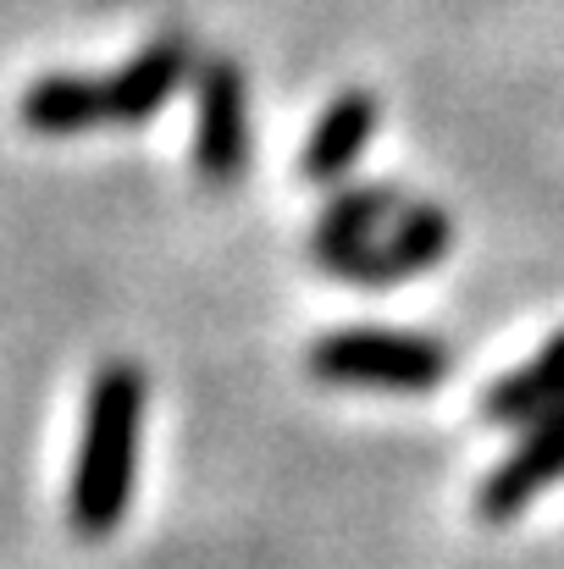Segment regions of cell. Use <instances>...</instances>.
Segmentation results:
<instances>
[{
    "instance_id": "obj_3",
    "label": "cell",
    "mask_w": 564,
    "mask_h": 569,
    "mask_svg": "<svg viewBox=\"0 0 564 569\" xmlns=\"http://www.w3.org/2000/svg\"><path fill=\"white\" fill-rule=\"evenodd\" d=\"M184 78H194L188 44L184 39H156L111 78H83V72L33 78L17 100V117H22L28 133H44V139L95 133V128H133V122H150L178 94Z\"/></svg>"
},
{
    "instance_id": "obj_5",
    "label": "cell",
    "mask_w": 564,
    "mask_h": 569,
    "mask_svg": "<svg viewBox=\"0 0 564 569\" xmlns=\"http://www.w3.org/2000/svg\"><path fill=\"white\" fill-rule=\"evenodd\" d=\"M194 172L205 189H232L249 172V83L244 67L210 56L194 67Z\"/></svg>"
},
{
    "instance_id": "obj_6",
    "label": "cell",
    "mask_w": 564,
    "mask_h": 569,
    "mask_svg": "<svg viewBox=\"0 0 564 569\" xmlns=\"http://www.w3.org/2000/svg\"><path fill=\"white\" fill-rule=\"evenodd\" d=\"M560 481H564V409H554V415L532 420V431L521 437V448L504 453L487 470V481L476 487V515L487 526H504V520L526 515Z\"/></svg>"
},
{
    "instance_id": "obj_1",
    "label": "cell",
    "mask_w": 564,
    "mask_h": 569,
    "mask_svg": "<svg viewBox=\"0 0 564 569\" xmlns=\"http://www.w3.org/2000/svg\"><path fill=\"white\" fill-rule=\"evenodd\" d=\"M454 249V221L443 204L404 199L398 183L338 189L310 232V260L349 288H398Z\"/></svg>"
},
{
    "instance_id": "obj_8",
    "label": "cell",
    "mask_w": 564,
    "mask_h": 569,
    "mask_svg": "<svg viewBox=\"0 0 564 569\" xmlns=\"http://www.w3.org/2000/svg\"><path fill=\"white\" fill-rule=\"evenodd\" d=\"M554 409H564V332H554L515 377L493 381L482 392V420L487 426H532Z\"/></svg>"
},
{
    "instance_id": "obj_2",
    "label": "cell",
    "mask_w": 564,
    "mask_h": 569,
    "mask_svg": "<svg viewBox=\"0 0 564 569\" xmlns=\"http://www.w3.org/2000/svg\"><path fill=\"white\" fill-rule=\"evenodd\" d=\"M145 398H150V381L133 360H106L89 381L78 465H72V487H67V526L83 542H106L133 503Z\"/></svg>"
},
{
    "instance_id": "obj_4",
    "label": "cell",
    "mask_w": 564,
    "mask_h": 569,
    "mask_svg": "<svg viewBox=\"0 0 564 569\" xmlns=\"http://www.w3.org/2000/svg\"><path fill=\"white\" fill-rule=\"evenodd\" d=\"M310 377L355 392H432L448 377V349L426 332L344 327L310 343Z\"/></svg>"
},
{
    "instance_id": "obj_7",
    "label": "cell",
    "mask_w": 564,
    "mask_h": 569,
    "mask_svg": "<svg viewBox=\"0 0 564 569\" xmlns=\"http://www.w3.org/2000/svg\"><path fill=\"white\" fill-rule=\"evenodd\" d=\"M376 128H382V100H376L372 89H344V94L316 117V128H310V139H305V150H299L305 183H327V189H333V183L366 156Z\"/></svg>"
}]
</instances>
